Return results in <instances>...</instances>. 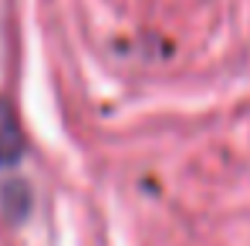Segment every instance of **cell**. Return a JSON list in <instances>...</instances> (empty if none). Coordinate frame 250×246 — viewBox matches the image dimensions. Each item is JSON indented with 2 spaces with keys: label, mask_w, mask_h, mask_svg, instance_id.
<instances>
[{
  "label": "cell",
  "mask_w": 250,
  "mask_h": 246,
  "mask_svg": "<svg viewBox=\"0 0 250 246\" xmlns=\"http://www.w3.org/2000/svg\"><path fill=\"white\" fill-rule=\"evenodd\" d=\"M0 203H3V212L17 223V219H24V216L31 212V192H27V186H24V182H7V186H3V196H0Z\"/></svg>",
  "instance_id": "cell-2"
},
{
  "label": "cell",
  "mask_w": 250,
  "mask_h": 246,
  "mask_svg": "<svg viewBox=\"0 0 250 246\" xmlns=\"http://www.w3.org/2000/svg\"><path fill=\"white\" fill-rule=\"evenodd\" d=\"M27 142H24V132L17 122V112L7 98H0V165H14L21 162Z\"/></svg>",
  "instance_id": "cell-1"
}]
</instances>
